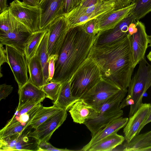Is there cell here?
<instances>
[{
  "instance_id": "1",
  "label": "cell",
  "mask_w": 151,
  "mask_h": 151,
  "mask_svg": "<svg viewBox=\"0 0 151 151\" xmlns=\"http://www.w3.org/2000/svg\"><path fill=\"white\" fill-rule=\"evenodd\" d=\"M89 57L99 66L102 79L128 91L134 68L128 36L112 44L93 45Z\"/></svg>"
},
{
  "instance_id": "2",
  "label": "cell",
  "mask_w": 151,
  "mask_h": 151,
  "mask_svg": "<svg viewBox=\"0 0 151 151\" xmlns=\"http://www.w3.org/2000/svg\"><path fill=\"white\" fill-rule=\"evenodd\" d=\"M95 36L87 33L81 25L69 28L58 53L50 82L62 83L70 81L88 57Z\"/></svg>"
},
{
  "instance_id": "3",
  "label": "cell",
  "mask_w": 151,
  "mask_h": 151,
  "mask_svg": "<svg viewBox=\"0 0 151 151\" xmlns=\"http://www.w3.org/2000/svg\"><path fill=\"white\" fill-rule=\"evenodd\" d=\"M138 64V68L130 81L127 95L119 106L121 109L130 106L129 117L135 113L142 103L143 95L151 86V65L145 57Z\"/></svg>"
},
{
  "instance_id": "4",
  "label": "cell",
  "mask_w": 151,
  "mask_h": 151,
  "mask_svg": "<svg viewBox=\"0 0 151 151\" xmlns=\"http://www.w3.org/2000/svg\"><path fill=\"white\" fill-rule=\"evenodd\" d=\"M101 79L102 76L99 66L88 56L70 80L72 95L80 99Z\"/></svg>"
},
{
  "instance_id": "5",
  "label": "cell",
  "mask_w": 151,
  "mask_h": 151,
  "mask_svg": "<svg viewBox=\"0 0 151 151\" xmlns=\"http://www.w3.org/2000/svg\"><path fill=\"white\" fill-rule=\"evenodd\" d=\"M115 4L111 1H104L92 6H77L64 15L69 27L81 25L86 22L114 10Z\"/></svg>"
},
{
  "instance_id": "6",
  "label": "cell",
  "mask_w": 151,
  "mask_h": 151,
  "mask_svg": "<svg viewBox=\"0 0 151 151\" xmlns=\"http://www.w3.org/2000/svg\"><path fill=\"white\" fill-rule=\"evenodd\" d=\"M121 90L114 84L101 79L80 98L99 112L106 101Z\"/></svg>"
},
{
  "instance_id": "7",
  "label": "cell",
  "mask_w": 151,
  "mask_h": 151,
  "mask_svg": "<svg viewBox=\"0 0 151 151\" xmlns=\"http://www.w3.org/2000/svg\"><path fill=\"white\" fill-rule=\"evenodd\" d=\"M9 8L12 14L32 32L40 30L38 6H31L19 0H14L10 4Z\"/></svg>"
},
{
  "instance_id": "8",
  "label": "cell",
  "mask_w": 151,
  "mask_h": 151,
  "mask_svg": "<svg viewBox=\"0 0 151 151\" xmlns=\"http://www.w3.org/2000/svg\"><path fill=\"white\" fill-rule=\"evenodd\" d=\"M136 21L134 16L131 13L114 28L99 32L96 35L93 45L105 46L121 40L128 35L130 24Z\"/></svg>"
},
{
  "instance_id": "9",
  "label": "cell",
  "mask_w": 151,
  "mask_h": 151,
  "mask_svg": "<svg viewBox=\"0 0 151 151\" xmlns=\"http://www.w3.org/2000/svg\"><path fill=\"white\" fill-rule=\"evenodd\" d=\"M7 63L13 73L19 89L28 81V68L24 55L14 47L6 45Z\"/></svg>"
},
{
  "instance_id": "10",
  "label": "cell",
  "mask_w": 151,
  "mask_h": 151,
  "mask_svg": "<svg viewBox=\"0 0 151 151\" xmlns=\"http://www.w3.org/2000/svg\"><path fill=\"white\" fill-rule=\"evenodd\" d=\"M49 31L47 48L50 56L57 55L69 28L64 15L56 18L47 28Z\"/></svg>"
},
{
  "instance_id": "11",
  "label": "cell",
  "mask_w": 151,
  "mask_h": 151,
  "mask_svg": "<svg viewBox=\"0 0 151 151\" xmlns=\"http://www.w3.org/2000/svg\"><path fill=\"white\" fill-rule=\"evenodd\" d=\"M148 35L144 24L137 21L136 29L132 35L128 36L132 53L133 67L134 68L145 57L149 44Z\"/></svg>"
},
{
  "instance_id": "12",
  "label": "cell",
  "mask_w": 151,
  "mask_h": 151,
  "mask_svg": "<svg viewBox=\"0 0 151 151\" xmlns=\"http://www.w3.org/2000/svg\"><path fill=\"white\" fill-rule=\"evenodd\" d=\"M67 111L61 109L48 119L32 132L29 137L39 141L47 142L54 132L63 123L67 116Z\"/></svg>"
},
{
  "instance_id": "13",
  "label": "cell",
  "mask_w": 151,
  "mask_h": 151,
  "mask_svg": "<svg viewBox=\"0 0 151 151\" xmlns=\"http://www.w3.org/2000/svg\"><path fill=\"white\" fill-rule=\"evenodd\" d=\"M65 0H40V30L46 28L54 21L64 14Z\"/></svg>"
},
{
  "instance_id": "14",
  "label": "cell",
  "mask_w": 151,
  "mask_h": 151,
  "mask_svg": "<svg viewBox=\"0 0 151 151\" xmlns=\"http://www.w3.org/2000/svg\"><path fill=\"white\" fill-rule=\"evenodd\" d=\"M32 33L21 23L6 33H0V43L12 46L24 55L26 43Z\"/></svg>"
},
{
  "instance_id": "15",
  "label": "cell",
  "mask_w": 151,
  "mask_h": 151,
  "mask_svg": "<svg viewBox=\"0 0 151 151\" xmlns=\"http://www.w3.org/2000/svg\"><path fill=\"white\" fill-rule=\"evenodd\" d=\"M150 104L142 103L135 113L129 117L123 129L125 143L129 142L139 134L140 129L148 113Z\"/></svg>"
},
{
  "instance_id": "16",
  "label": "cell",
  "mask_w": 151,
  "mask_h": 151,
  "mask_svg": "<svg viewBox=\"0 0 151 151\" xmlns=\"http://www.w3.org/2000/svg\"><path fill=\"white\" fill-rule=\"evenodd\" d=\"M120 104L117 103L110 108L100 112L97 116L84 123L91 132L92 136L111 121L123 114V110L119 106Z\"/></svg>"
},
{
  "instance_id": "17",
  "label": "cell",
  "mask_w": 151,
  "mask_h": 151,
  "mask_svg": "<svg viewBox=\"0 0 151 151\" xmlns=\"http://www.w3.org/2000/svg\"><path fill=\"white\" fill-rule=\"evenodd\" d=\"M134 6V4L125 8L113 10L96 18V31L99 32L112 29L131 13Z\"/></svg>"
},
{
  "instance_id": "18",
  "label": "cell",
  "mask_w": 151,
  "mask_h": 151,
  "mask_svg": "<svg viewBox=\"0 0 151 151\" xmlns=\"http://www.w3.org/2000/svg\"><path fill=\"white\" fill-rule=\"evenodd\" d=\"M18 93L19 102L17 111L30 103H41L46 97L45 94L42 90L29 80L18 89Z\"/></svg>"
},
{
  "instance_id": "19",
  "label": "cell",
  "mask_w": 151,
  "mask_h": 151,
  "mask_svg": "<svg viewBox=\"0 0 151 151\" xmlns=\"http://www.w3.org/2000/svg\"><path fill=\"white\" fill-rule=\"evenodd\" d=\"M68 111L73 121L84 124L88 120L93 119L99 114L98 111L80 98L71 106Z\"/></svg>"
},
{
  "instance_id": "20",
  "label": "cell",
  "mask_w": 151,
  "mask_h": 151,
  "mask_svg": "<svg viewBox=\"0 0 151 151\" xmlns=\"http://www.w3.org/2000/svg\"><path fill=\"white\" fill-rule=\"evenodd\" d=\"M128 120V118L122 117L114 119L92 136L89 142L79 150L88 151L92 146L101 139L114 133L117 132L124 127Z\"/></svg>"
},
{
  "instance_id": "21",
  "label": "cell",
  "mask_w": 151,
  "mask_h": 151,
  "mask_svg": "<svg viewBox=\"0 0 151 151\" xmlns=\"http://www.w3.org/2000/svg\"><path fill=\"white\" fill-rule=\"evenodd\" d=\"M79 99L73 96L71 91L70 81H67L62 83L58 98L54 101L53 104V105L67 111Z\"/></svg>"
},
{
  "instance_id": "22",
  "label": "cell",
  "mask_w": 151,
  "mask_h": 151,
  "mask_svg": "<svg viewBox=\"0 0 151 151\" xmlns=\"http://www.w3.org/2000/svg\"><path fill=\"white\" fill-rule=\"evenodd\" d=\"M124 137L114 133L101 139L92 146L88 151H110L122 145Z\"/></svg>"
},
{
  "instance_id": "23",
  "label": "cell",
  "mask_w": 151,
  "mask_h": 151,
  "mask_svg": "<svg viewBox=\"0 0 151 151\" xmlns=\"http://www.w3.org/2000/svg\"><path fill=\"white\" fill-rule=\"evenodd\" d=\"M29 75V80L33 84L41 88L44 85L42 67L35 54L27 62Z\"/></svg>"
},
{
  "instance_id": "24",
  "label": "cell",
  "mask_w": 151,
  "mask_h": 151,
  "mask_svg": "<svg viewBox=\"0 0 151 151\" xmlns=\"http://www.w3.org/2000/svg\"><path fill=\"white\" fill-rule=\"evenodd\" d=\"M49 33L48 30L47 29V31L35 54L37 57L42 67L44 85L49 83L48 66L49 56L47 48Z\"/></svg>"
},
{
  "instance_id": "25",
  "label": "cell",
  "mask_w": 151,
  "mask_h": 151,
  "mask_svg": "<svg viewBox=\"0 0 151 151\" xmlns=\"http://www.w3.org/2000/svg\"><path fill=\"white\" fill-rule=\"evenodd\" d=\"M47 31L46 28L32 32L29 37L24 48V55L27 62L35 55Z\"/></svg>"
},
{
  "instance_id": "26",
  "label": "cell",
  "mask_w": 151,
  "mask_h": 151,
  "mask_svg": "<svg viewBox=\"0 0 151 151\" xmlns=\"http://www.w3.org/2000/svg\"><path fill=\"white\" fill-rule=\"evenodd\" d=\"M123 151H133L135 149L151 146V130L139 134L129 143H125Z\"/></svg>"
},
{
  "instance_id": "27",
  "label": "cell",
  "mask_w": 151,
  "mask_h": 151,
  "mask_svg": "<svg viewBox=\"0 0 151 151\" xmlns=\"http://www.w3.org/2000/svg\"><path fill=\"white\" fill-rule=\"evenodd\" d=\"M54 105L50 107L43 106L32 119L29 126L35 129L53 114L61 109Z\"/></svg>"
},
{
  "instance_id": "28",
  "label": "cell",
  "mask_w": 151,
  "mask_h": 151,
  "mask_svg": "<svg viewBox=\"0 0 151 151\" xmlns=\"http://www.w3.org/2000/svg\"><path fill=\"white\" fill-rule=\"evenodd\" d=\"M27 128L22 132L12 151H38V141L33 142L29 140L30 132L28 129L26 132Z\"/></svg>"
},
{
  "instance_id": "29",
  "label": "cell",
  "mask_w": 151,
  "mask_h": 151,
  "mask_svg": "<svg viewBox=\"0 0 151 151\" xmlns=\"http://www.w3.org/2000/svg\"><path fill=\"white\" fill-rule=\"evenodd\" d=\"M132 4H134L131 13L137 21L151 12V0H133Z\"/></svg>"
},
{
  "instance_id": "30",
  "label": "cell",
  "mask_w": 151,
  "mask_h": 151,
  "mask_svg": "<svg viewBox=\"0 0 151 151\" xmlns=\"http://www.w3.org/2000/svg\"><path fill=\"white\" fill-rule=\"evenodd\" d=\"M27 127L19 122L7 123L5 126L0 131V137H5L17 133H22Z\"/></svg>"
},
{
  "instance_id": "31",
  "label": "cell",
  "mask_w": 151,
  "mask_h": 151,
  "mask_svg": "<svg viewBox=\"0 0 151 151\" xmlns=\"http://www.w3.org/2000/svg\"><path fill=\"white\" fill-rule=\"evenodd\" d=\"M43 106L41 103H39L27 112L22 114L15 119H10L7 123L19 122L28 127L34 116Z\"/></svg>"
},
{
  "instance_id": "32",
  "label": "cell",
  "mask_w": 151,
  "mask_h": 151,
  "mask_svg": "<svg viewBox=\"0 0 151 151\" xmlns=\"http://www.w3.org/2000/svg\"><path fill=\"white\" fill-rule=\"evenodd\" d=\"M62 83L57 82H50L44 85L41 89L45 93L46 97L55 101L59 94Z\"/></svg>"
},
{
  "instance_id": "33",
  "label": "cell",
  "mask_w": 151,
  "mask_h": 151,
  "mask_svg": "<svg viewBox=\"0 0 151 151\" xmlns=\"http://www.w3.org/2000/svg\"><path fill=\"white\" fill-rule=\"evenodd\" d=\"M22 133H17L5 137H0V150L12 151Z\"/></svg>"
},
{
  "instance_id": "34",
  "label": "cell",
  "mask_w": 151,
  "mask_h": 151,
  "mask_svg": "<svg viewBox=\"0 0 151 151\" xmlns=\"http://www.w3.org/2000/svg\"><path fill=\"white\" fill-rule=\"evenodd\" d=\"M96 18L90 19L82 24L85 31L88 34L95 36L97 34L96 31Z\"/></svg>"
},
{
  "instance_id": "35",
  "label": "cell",
  "mask_w": 151,
  "mask_h": 151,
  "mask_svg": "<svg viewBox=\"0 0 151 151\" xmlns=\"http://www.w3.org/2000/svg\"><path fill=\"white\" fill-rule=\"evenodd\" d=\"M38 150L40 151H70L73 150H70L67 149H60L56 148L47 142L39 141Z\"/></svg>"
},
{
  "instance_id": "36",
  "label": "cell",
  "mask_w": 151,
  "mask_h": 151,
  "mask_svg": "<svg viewBox=\"0 0 151 151\" xmlns=\"http://www.w3.org/2000/svg\"><path fill=\"white\" fill-rule=\"evenodd\" d=\"M58 57V55H53L49 56V59L48 82H50L53 77L55 70V62Z\"/></svg>"
},
{
  "instance_id": "37",
  "label": "cell",
  "mask_w": 151,
  "mask_h": 151,
  "mask_svg": "<svg viewBox=\"0 0 151 151\" xmlns=\"http://www.w3.org/2000/svg\"><path fill=\"white\" fill-rule=\"evenodd\" d=\"M38 103H30L22 107L19 110H16L14 115L10 119L13 120L16 119L21 115L28 112Z\"/></svg>"
},
{
  "instance_id": "38",
  "label": "cell",
  "mask_w": 151,
  "mask_h": 151,
  "mask_svg": "<svg viewBox=\"0 0 151 151\" xmlns=\"http://www.w3.org/2000/svg\"><path fill=\"white\" fill-rule=\"evenodd\" d=\"M13 87L11 85L3 84L0 86V100L5 99L12 92Z\"/></svg>"
},
{
  "instance_id": "39",
  "label": "cell",
  "mask_w": 151,
  "mask_h": 151,
  "mask_svg": "<svg viewBox=\"0 0 151 151\" xmlns=\"http://www.w3.org/2000/svg\"><path fill=\"white\" fill-rule=\"evenodd\" d=\"M111 1L115 4L114 10L122 9L130 6L133 0H105Z\"/></svg>"
},
{
  "instance_id": "40",
  "label": "cell",
  "mask_w": 151,
  "mask_h": 151,
  "mask_svg": "<svg viewBox=\"0 0 151 151\" xmlns=\"http://www.w3.org/2000/svg\"><path fill=\"white\" fill-rule=\"evenodd\" d=\"M3 45L0 43V68L1 65L4 63H7V56L6 48L3 47Z\"/></svg>"
},
{
  "instance_id": "41",
  "label": "cell",
  "mask_w": 151,
  "mask_h": 151,
  "mask_svg": "<svg viewBox=\"0 0 151 151\" xmlns=\"http://www.w3.org/2000/svg\"><path fill=\"white\" fill-rule=\"evenodd\" d=\"M72 0H65L64 14L68 13L72 10Z\"/></svg>"
},
{
  "instance_id": "42",
  "label": "cell",
  "mask_w": 151,
  "mask_h": 151,
  "mask_svg": "<svg viewBox=\"0 0 151 151\" xmlns=\"http://www.w3.org/2000/svg\"><path fill=\"white\" fill-rule=\"evenodd\" d=\"M151 122V104L149 107V110L147 116L146 118L143 123L142 125L141 126L140 130L139 132H140L143 127L147 124Z\"/></svg>"
},
{
  "instance_id": "43",
  "label": "cell",
  "mask_w": 151,
  "mask_h": 151,
  "mask_svg": "<svg viewBox=\"0 0 151 151\" xmlns=\"http://www.w3.org/2000/svg\"><path fill=\"white\" fill-rule=\"evenodd\" d=\"M40 0H23L26 4L32 6H38Z\"/></svg>"
},
{
  "instance_id": "44",
  "label": "cell",
  "mask_w": 151,
  "mask_h": 151,
  "mask_svg": "<svg viewBox=\"0 0 151 151\" xmlns=\"http://www.w3.org/2000/svg\"><path fill=\"white\" fill-rule=\"evenodd\" d=\"M7 0H0V13H1L7 9L8 6L7 4Z\"/></svg>"
},
{
  "instance_id": "45",
  "label": "cell",
  "mask_w": 151,
  "mask_h": 151,
  "mask_svg": "<svg viewBox=\"0 0 151 151\" xmlns=\"http://www.w3.org/2000/svg\"><path fill=\"white\" fill-rule=\"evenodd\" d=\"M136 22L137 21L133 22L129 25L128 28V36L132 35L136 29Z\"/></svg>"
},
{
  "instance_id": "46",
  "label": "cell",
  "mask_w": 151,
  "mask_h": 151,
  "mask_svg": "<svg viewBox=\"0 0 151 151\" xmlns=\"http://www.w3.org/2000/svg\"><path fill=\"white\" fill-rule=\"evenodd\" d=\"M82 1L83 0H72V10L78 6Z\"/></svg>"
},
{
  "instance_id": "47",
  "label": "cell",
  "mask_w": 151,
  "mask_h": 151,
  "mask_svg": "<svg viewBox=\"0 0 151 151\" xmlns=\"http://www.w3.org/2000/svg\"><path fill=\"white\" fill-rule=\"evenodd\" d=\"M133 151H151V146L135 149Z\"/></svg>"
},
{
  "instance_id": "48",
  "label": "cell",
  "mask_w": 151,
  "mask_h": 151,
  "mask_svg": "<svg viewBox=\"0 0 151 151\" xmlns=\"http://www.w3.org/2000/svg\"><path fill=\"white\" fill-rule=\"evenodd\" d=\"M147 57L148 59L151 62V50L147 55Z\"/></svg>"
},
{
  "instance_id": "49",
  "label": "cell",
  "mask_w": 151,
  "mask_h": 151,
  "mask_svg": "<svg viewBox=\"0 0 151 151\" xmlns=\"http://www.w3.org/2000/svg\"><path fill=\"white\" fill-rule=\"evenodd\" d=\"M148 38L149 44V45H148V47H151V36H150L148 35Z\"/></svg>"
},
{
  "instance_id": "50",
  "label": "cell",
  "mask_w": 151,
  "mask_h": 151,
  "mask_svg": "<svg viewBox=\"0 0 151 151\" xmlns=\"http://www.w3.org/2000/svg\"><path fill=\"white\" fill-rule=\"evenodd\" d=\"M150 36H151V35H150Z\"/></svg>"
}]
</instances>
